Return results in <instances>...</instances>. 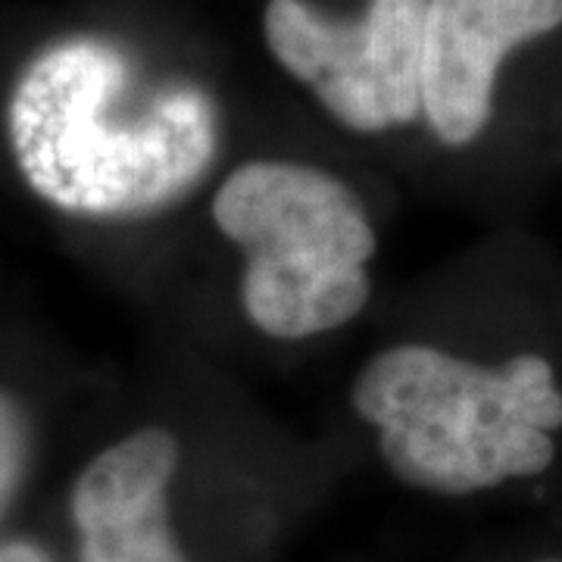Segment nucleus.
I'll return each mask as SVG.
<instances>
[{"instance_id":"obj_5","label":"nucleus","mask_w":562,"mask_h":562,"mask_svg":"<svg viewBox=\"0 0 562 562\" xmlns=\"http://www.w3.org/2000/svg\"><path fill=\"white\" fill-rule=\"evenodd\" d=\"M562 29V0H428L422 122L447 150L479 147L509 57Z\"/></svg>"},{"instance_id":"obj_8","label":"nucleus","mask_w":562,"mask_h":562,"mask_svg":"<svg viewBox=\"0 0 562 562\" xmlns=\"http://www.w3.org/2000/svg\"><path fill=\"white\" fill-rule=\"evenodd\" d=\"M0 562H57V557L35 538H7L0 541Z\"/></svg>"},{"instance_id":"obj_1","label":"nucleus","mask_w":562,"mask_h":562,"mask_svg":"<svg viewBox=\"0 0 562 562\" xmlns=\"http://www.w3.org/2000/svg\"><path fill=\"white\" fill-rule=\"evenodd\" d=\"M350 403L403 487L472 501L562 465V347L401 341L362 362Z\"/></svg>"},{"instance_id":"obj_2","label":"nucleus","mask_w":562,"mask_h":562,"mask_svg":"<svg viewBox=\"0 0 562 562\" xmlns=\"http://www.w3.org/2000/svg\"><path fill=\"white\" fill-rule=\"evenodd\" d=\"M32 191L63 213L138 216L181 198L216 157L201 88L147 85L116 44L72 38L25 66L7 113Z\"/></svg>"},{"instance_id":"obj_3","label":"nucleus","mask_w":562,"mask_h":562,"mask_svg":"<svg viewBox=\"0 0 562 562\" xmlns=\"http://www.w3.org/2000/svg\"><path fill=\"white\" fill-rule=\"evenodd\" d=\"M210 210L241 247V306L266 338H319L366 310L379 232L335 172L294 160L241 162L220 181Z\"/></svg>"},{"instance_id":"obj_6","label":"nucleus","mask_w":562,"mask_h":562,"mask_svg":"<svg viewBox=\"0 0 562 562\" xmlns=\"http://www.w3.org/2000/svg\"><path fill=\"white\" fill-rule=\"evenodd\" d=\"M179 479L181 441L166 425L98 450L69 487L72 562H194L172 513Z\"/></svg>"},{"instance_id":"obj_4","label":"nucleus","mask_w":562,"mask_h":562,"mask_svg":"<svg viewBox=\"0 0 562 562\" xmlns=\"http://www.w3.org/2000/svg\"><path fill=\"white\" fill-rule=\"evenodd\" d=\"M425 7L428 0H366L360 20H335L306 0H269L262 35L281 69L335 120L382 135L422 120Z\"/></svg>"},{"instance_id":"obj_7","label":"nucleus","mask_w":562,"mask_h":562,"mask_svg":"<svg viewBox=\"0 0 562 562\" xmlns=\"http://www.w3.org/2000/svg\"><path fill=\"white\" fill-rule=\"evenodd\" d=\"M32 465V419L25 403L0 387V522L20 497Z\"/></svg>"},{"instance_id":"obj_9","label":"nucleus","mask_w":562,"mask_h":562,"mask_svg":"<svg viewBox=\"0 0 562 562\" xmlns=\"http://www.w3.org/2000/svg\"><path fill=\"white\" fill-rule=\"evenodd\" d=\"M525 562H562V550L560 553H557V550H553V553H538V557H531V560Z\"/></svg>"}]
</instances>
